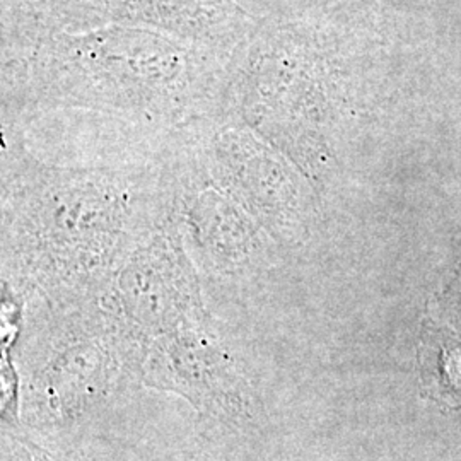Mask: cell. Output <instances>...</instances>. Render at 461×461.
Masks as SVG:
<instances>
[{
  "label": "cell",
  "instance_id": "cell-1",
  "mask_svg": "<svg viewBox=\"0 0 461 461\" xmlns=\"http://www.w3.org/2000/svg\"><path fill=\"white\" fill-rule=\"evenodd\" d=\"M156 228L139 219L118 183L47 176L30 185L5 215L2 284L24 304L99 299Z\"/></svg>",
  "mask_w": 461,
  "mask_h": 461
},
{
  "label": "cell",
  "instance_id": "cell-2",
  "mask_svg": "<svg viewBox=\"0 0 461 461\" xmlns=\"http://www.w3.org/2000/svg\"><path fill=\"white\" fill-rule=\"evenodd\" d=\"M17 344L19 419L41 432L79 424L131 379L142 378V357L129 346L99 299L32 304Z\"/></svg>",
  "mask_w": 461,
  "mask_h": 461
},
{
  "label": "cell",
  "instance_id": "cell-3",
  "mask_svg": "<svg viewBox=\"0 0 461 461\" xmlns=\"http://www.w3.org/2000/svg\"><path fill=\"white\" fill-rule=\"evenodd\" d=\"M101 304L142 361L158 339L211 320L197 267L173 217L158 224L133 251Z\"/></svg>",
  "mask_w": 461,
  "mask_h": 461
},
{
  "label": "cell",
  "instance_id": "cell-4",
  "mask_svg": "<svg viewBox=\"0 0 461 461\" xmlns=\"http://www.w3.org/2000/svg\"><path fill=\"white\" fill-rule=\"evenodd\" d=\"M140 381L183 396L203 419L222 424L247 420L258 403L247 373L211 320L158 339L149 347Z\"/></svg>",
  "mask_w": 461,
  "mask_h": 461
},
{
  "label": "cell",
  "instance_id": "cell-5",
  "mask_svg": "<svg viewBox=\"0 0 461 461\" xmlns=\"http://www.w3.org/2000/svg\"><path fill=\"white\" fill-rule=\"evenodd\" d=\"M171 217L195 267L211 274L241 276L268 260L267 232L215 194L190 198Z\"/></svg>",
  "mask_w": 461,
  "mask_h": 461
},
{
  "label": "cell",
  "instance_id": "cell-6",
  "mask_svg": "<svg viewBox=\"0 0 461 461\" xmlns=\"http://www.w3.org/2000/svg\"><path fill=\"white\" fill-rule=\"evenodd\" d=\"M461 337V268L456 277L451 280L441 296H434L429 301L422 339H441L453 340ZM422 376L429 378L446 393H461V347L438 363L422 367Z\"/></svg>",
  "mask_w": 461,
  "mask_h": 461
},
{
  "label": "cell",
  "instance_id": "cell-7",
  "mask_svg": "<svg viewBox=\"0 0 461 461\" xmlns=\"http://www.w3.org/2000/svg\"><path fill=\"white\" fill-rule=\"evenodd\" d=\"M2 461H83L74 453L50 451L16 424H4L2 429Z\"/></svg>",
  "mask_w": 461,
  "mask_h": 461
}]
</instances>
